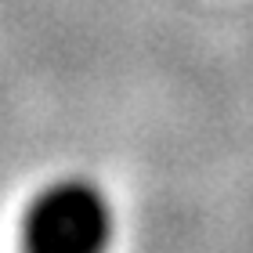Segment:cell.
Segmentation results:
<instances>
[{"label":"cell","instance_id":"cell-1","mask_svg":"<svg viewBox=\"0 0 253 253\" xmlns=\"http://www.w3.org/2000/svg\"><path fill=\"white\" fill-rule=\"evenodd\" d=\"M112 235V203L87 177H58L43 185L22 217L26 253H109Z\"/></svg>","mask_w":253,"mask_h":253}]
</instances>
